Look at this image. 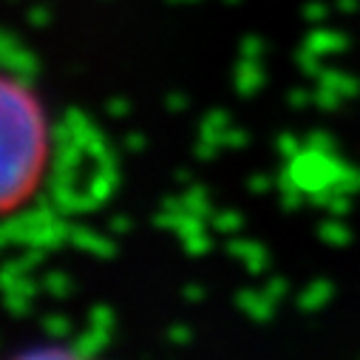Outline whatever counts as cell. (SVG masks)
I'll return each mask as SVG.
<instances>
[{
  "label": "cell",
  "mask_w": 360,
  "mask_h": 360,
  "mask_svg": "<svg viewBox=\"0 0 360 360\" xmlns=\"http://www.w3.org/2000/svg\"><path fill=\"white\" fill-rule=\"evenodd\" d=\"M0 148H4V185H0V207L15 213L23 207L40 188L46 159H49V128L43 105L34 91L6 77L0 88Z\"/></svg>",
  "instance_id": "6da1fadb"
},
{
  "label": "cell",
  "mask_w": 360,
  "mask_h": 360,
  "mask_svg": "<svg viewBox=\"0 0 360 360\" xmlns=\"http://www.w3.org/2000/svg\"><path fill=\"white\" fill-rule=\"evenodd\" d=\"M12 360H88V357H82L68 346H32L26 352H18Z\"/></svg>",
  "instance_id": "7a4b0ae2"
}]
</instances>
